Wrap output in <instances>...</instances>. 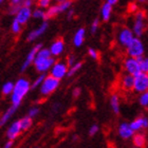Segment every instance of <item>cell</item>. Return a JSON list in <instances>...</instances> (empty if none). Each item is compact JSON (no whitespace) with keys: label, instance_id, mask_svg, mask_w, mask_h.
Instances as JSON below:
<instances>
[{"label":"cell","instance_id":"6da1fadb","mask_svg":"<svg viewBox=\"0 0 148 148\" xmlns=\"http://www.w3.org/2000/svg\"><path fill=\"white\" fill-rule=\"evenodd\" d=\"M32 88V85L30 84L27 78H19L17 82L15 83L14 86V90L11 95V103L12 105H15L18 107L21 104L22 99L27 95V93L29 92V90Z\"/></svg>","mask_w":148,"mask_h":148},{"label":"cell","instance_id":"7a4b0ae2","mask_svg":"<svg viewBox=\"0 0 148 148\" xmlns=\"http://www.w3.org/2000/svg\"><path fill=\"white\" fill-rule=\"evenodd\" d=\"M59 80L58 78L54 77L53 75L50 74L49 76H46L45 80L42 82V84L39 87V91L43 96L50 95L52 92H54L59 86Z\"/></svg>","mask_w":148,"mask_h":148},{"label":"cell","instance_id":"3957f363","mask_svg":"<svg viewBox=\"0 0 148 148\" xmlns=\"http://www.w3.org/2000/svg\"><path fill=\"white\" fill-rule=\"evenodd\" d=\"M126 51L128 56L130 57H136L139 58L141 56H143L144 54V46L143 42L141 41L140 37H134L131 42L126 47Z\"/></svg>","mask_w":148,"mask_h":148},{"label":"cell","instance_id":"277c9868","mask_svg":"<svg viewBox=\"0 0 148 148\" xmlns=\"http://www.w3.org/2000/svg\"><path fill=\"white\" fill-rule=\"evenodd\" d=\"M133 91L136 93H143L148 91V73L141 72L134 77V87Z\"/></svg>","mask_w":148,"mask_h":148},{"label":"cell","instance_id":"5b68a950","mask_svg":"<svg viewBox=\"0 0 148 148\" xmlns=\"http://www.w3.org/2000/svg\"><path fill=\"white\" fill-rule=\"evenodd\" d=\"M132 31L136 37H141L145 31V14L141 11L136 12L134 15Z\"/></svg>","mask_w":148,"mask_h":148},{"label":"cell","instance_id":"8992f818","mask_svg":"<svg viewBox=\"0 0 148 148\" xmlns=\"http://www.w3.org/2000/svg\"><path fill=\"white\" fill-rule=\"evenodd\" d=\"M55 62H56L54 59V56H51L49 58H38V57H36L33 65H34L37 72L46 73L47 71L51 70V68H52Z\"/></svg>","mask_w":148,"mask_h":148},{"label":"cell","instance_id":"52a82bcc","mask_svg":"<svg viewBox=\"0 0 148 148\" xmlns=\"http://www.w3.org/2000/svg\"><path fill=\"white\" fill-rule=\"evenodd\" d=\"M124 69H125L126 73L132 74L134 76L142 72L140 60L138 58H136V57H130V56L128 58L125 59V62H124Z\"/></svg>","mask_w":148,"mask_h":148},{"label":"cell","instance_id":"ba28073f","mask_svg":"<svg viewBox=\"0 0 148 148\" xmlns=\"http://www.w3.org/2000/svg\"><path fill=\"white\" fill-rule=\"evenodd\" d=\"M134 37H136V35L133 33L132 29L122 28L120 31H119V34H117V41H119V43H120L122 47H125V48H126V47L132 41Z\"/></svg>","mask_w":148,"mask_h":148},{"label":"cell","instance_id":"9c48e42d","mask_svg":"<svg viewBox=\"0 0 148 148\" xmlns=\"http://www.w3.org/2000/svg\"><path fill=\"white\" fill-rule=\"evenodd\" d=\"M69 71V66L68 64H66L64 62H56L53 67L50 70V74L53 75L54 77L58 78V79H62L65 76H67Z\"/></svg>","mask_w":148,"mask_h":148},{"label":"cell","instance_id":"30bf717a","mask_svg":"<svg viewBox=\"0 0 148 148\" xmlns=\"http://www.w3.org/2000/svg\"><path fill=\"white\" fill-rule=\"evenodd\" d=\"M41 48H42V47H41V43H38L37 46H35V47H33V48H32V50L30 51V52H29L28 56L25 57V62H22L21 72H23L25 69L29 68V67H30L32 64H34V60H35V58H36L37 53H38V51H39Z\"/></svg>","mask_w":148,"mask_h":148},{"label":"cell","instance_id":"8fae6325","mask_svg":"<svg viewBox=\"0 0 148 148\" xmlns=\"http://www.w3.org/2000/svg\"><path fill=\"white\" fill-rule=\"evenodd\" d=\"M32 14H33V11L31 10V8L22 5L21 8L19 9L18 12H17V14L15 15V18L17 19L21 25H25V23L29 21V19L32 17Z\"/></svg>","mask_w":148,"mask_h":148},{"label":"cell","instance_id":"7c38bea8","mask_svg":"<svg viewBox=\"0 0 148 148\" xmlns=\"http://www.w3.org/2000/svg\"><path fill=\"white\" fill-rule=\"evenodd\" d=\"M134 130L131 128L130 124L128 123H122L119 126V136L123 140H129L132 139L134 136Z\"/></svg>","mask_w":148,"mask_h":148},{"label":"cell","instance_id":"4fadbf2b","mask_svg":"<svg viewBox=\"0 0 148 148\" xmlns=\"http://www.w3.org/2000/svg\"><path fill=\"white\" fill-rule=\"evenodd\" d=\"M22 131L21 126H20V122L16 121L14 123H12L10 125L9 129L6 130V138L9 140H15L17 136L20 134V132Z\"/></svg>","mask_w":148,"mask_h":148},{"label":"cell","instance_id":"5bb4252c","mask_svg":"<svg viewBox=\"0 0 148 148\" xmlns=\"http://www.w3.org/2000/svg\"><path fill=\"white\" fill-rule=\"evenodd\" d=\"M130 126L136 132H139L140 130L146 129L148 128V119L145 116H141V117H136V120H133L131 123H130Z\"/></svg>","mask_w":148,"mask_h":148},{"label":"cell","instance_id":"9a60e30c","mask_svg":"<svg viewBox=\"0 0 148 148\" xmlns=\"http://www.w3.org/2000/svg\"><path fill=\"white\" fill-rule=\"evenodd\" d=\"M134 75L130 73H126L125 75H123L122 77V88L126 91H130V90H133V87H134Z\"/></svg>","mask_w":148,"mask_h":148},{"label":"cell","instance_id":"2e32d148","mask_svg":"<svg viewBox=\"0 0 148 148\" xmlns=\"http://www.w3.org/2000/svg\"><path fill=\"white\" fill-rule=\"evenodd\" d=\"M47 28H48V22L47 21H45L43 23H41V25H39V28H37L36 30H34V31H32L30 34H29V36H28V41H34V40H36L38 37H40L41 35L46 32V30H47Z\"/></svg>","mask_w":148,"mask_h":148},{"label":"cell","instance_id":"e0dca14e","mask_svg":"<svg viewBox=\"0 0 148 148\" xmlns=\"http://www.w3.org/2000/svg\"><path fill=\"white\" fill-rule=\"evenodd\" d=\"M64 49H65V43H64V40L60 39V38L56 39L51 45V47H50V51H51V53H52V55L54 57L60 55L62 53V51H64Z\"/></svg>","mask_w":148,"mask_h":148},{"label":"cell","instance_id":"ac0fdd59","mask_svg":"<svg viewBox=\"0 0 148 148\" xmlns=\"http://www.w3.org/2000/svg\"><path fill=\"white\" fill-rule=\"evenodd\" d=\"M111 13H112V4L108 3L106 1L102 6V10H101V16H102V19L104 21H108L111 17Z\"/></svg>","mask_w":148,"mask_h":148},{"label":"cell","instance_id":"d6986e66","mask_svg":"<svg viewBox=\"0 0 148 148\" xmlns=\"http://www.w3.org/2000/svg\"><path fill=\"white\" fill-rule=\"evenodd\" d=\"M85 35H86V31L85 29H78L76 31V33L74 34L73 37V43L75 47H80L83 45L84 40H85Z\"/></svg>","mask_w":148,"mask_h":148},{"label":"cell","instance_id":"ffe728a7","mask_svg":"<svg viewBox=\"0 0 148 148\" xmlns=\"http://www.w3.org/2000/svg\"><path fill=\"white\" fill-rule=\"evenodd\" d=\"M16 109H17V106L12 105L8 110L5 111V112H4V113L2 114V116H1V119H0V125H1V126L5 125V124L8 123V121H10V119L12 117V115L14 114Z\"/></svg>","mask_w":148,"mask_h":148},{"label":"cell","instance_id":"44dd1931","mask_svg":"<svg viewBox=\"0 0 148 148\" xmlns=\"http://www.w3.org/2000/svg\"><path fill=\"white\" fill-rule=\"evenodd\" d=\"M133 140V144L136 147H144L146 144V138L144 133H134V136L132 138Z\"/></svg>","mask_w":148,"mask_h":148},{"label":"cell","instance_id":"7402d4cb","mask_svg":"<svg viewBox=\"0 0 148 148\" xmlns=\"http://www.w3.org/2000/svg\"><path fill=\"white\" fill-rule=\"evenodd\" d=\"M110 106L111 109L115 114L120 113V99L117 94H112L110 97Z\"/></svg>","mask_w":148,"mask_h":148},{"label":"cell","instance_id":"603a6c76","mask_svg":"<svg viewBox=\"0 0 148 148\" xmlns=\"http://www.w3.org/2000/svg\"><path fill=\"white\" fill-rule=\"evenodd\" d=\"M60 13L62 12H60L59 5H58V3H57V4H55V5H51L48 8V10H47V17H48V19L52 18V17L58 15V14H60Z\"/></svg>","mask_w":148,"mask_h":148},{"label":"cell","instance_id":"cb8c5ba5","mask_svg":"<svg viewBox=\"0 0 148 148\" xmlns=\"http://www.w3.org/2000/svg\"><path fill=\"white\" fill-rule=\"evenodd\" d=\"M14 86L15 84L12 83V82H6L2 85V88H1V92H2L3 95H10L13 93V90H14Z\"/></svg>","mask_w":148,"mask_h":148},{"label":"cell","instance_id":"d4e9b609","mask_svg":"<svg viewBox=\"0 0 148 148\" xmlns=\"http://www.w3.org/2000/svg\"><path fill=\"white\" fill-rule=\"evenodd\" d=\"M19 122H20V126H21L22 131H25V130H28V129H30V128H31V126H32V117H30L29 115H27V116H25V117H22Z\"/></svg>","mask_w":148,"mask_h":148},{"label":"cell","instance_id":"484cf974","mask_svg":"<svg viewBox=\"0 0 148 148\" xmlns=\"http://www.w3.org/2000/svg\"><path fill=\"white\" fill-rule=\"evenodd\" d=\"M32 17H34L35 19H43V20H47L48 19V17H47V11H43V9H41V8H38V9L33 11Z\"/></svg>","mask_w":148,"mask_h":148},{"label":"cell","instance_id":"4316f807","mask_svg":"<svg viewBox=\"0 0 148 148\" xmlns=\"http://www.w3.org/2000/svg\"><path fill=\"white\" fill-rule=\"evenodd\" d=\"M82 66H83V64L80 62H75L73 66H71L70 68H69V71H68V74H67V76L68 77H71L73 76L74 74L76 73L78 70H80V68H82Z\"/></svg>","mask_w":148,"mask_h":148},{"label":"cell","instance_id":"83f0119b","mask_svg":"<svg viewBox=\"0 0 148 148\" xmlns=\"http://www.w3.org/2000/svg\"><path fill=\"white\" fill-rule=\"evenodd\" d=\"M21 27H22L21 23L15 18L13 20L12 25H11V31H12L14 34H18V33H20V31H21Z\"/></svg>","mask_w":148,"mask_h":148},{"label":"cell","instance_id":"f1b7e54d","mask_svg":"<svg viewBox=\"0 0 148 148\" xmlns=\"http://www.w3.org/2000/svg\"><path fill=\"white\" fill-rule=\"evenodd\" d=\"M139 103H140V105L142 106V107H145V108H147V107H148V91H146V92H143V93H141V94H140Z\"/></svg>","mask_w":148,"mask_h":148},{"label":"cell","instance_id":"f546056e","mask_svg":"<svg viewBox=\"0 0 148 148\" xmlns=\"http://www.w3.org/2000/svg\"><path fill=\"white\" fill-rule=\"evenodd\" d=\"M138 59L140 60V64H141L142 72H146V73H148V58L141 56V57H139Z\"/></svg>","mask_w":148,"mask_h":148},{"label":"cell","instance_id":"4dcf8cb0","mask_svg":"<svg viewBox=\"0 0 148 148\" xmlns=\"http://www.w3.org/2000/svg\"><path fill=\"white\" fill-rule=\"evenodd\" d=\"M45 78H46V74L45 73H42L40 76L37 77L34 83L32 84V89H35V88H37V87H40V85L42 84V82L45 80Z\"/></svg>","mask_w":148,"mask_h":148},{"label":"cell","instance_id":"1f68e13d","mask_svg":"<svg viewBox=\"0 0 148 148\" xmlns=\"http://www.w3.org/2000/svg\"><path fill=\"white\" fill-rule=\"evenodd\" d=\"M51 1L52 0H37V5H38V8H41V9H47L50 6Z\"/></svg>","mask_w":148,"mask_h":148},{"label":"cell","instance_id":"d6a6232c","mask_svg":"<svg viewBox=\"0 0 148 148\" xmlns=\"http://www.w3.org/2000/svg\"><path fill=\"white\" fill-rule=\"evenodd\" d=\"M99 19H94L92 22V25H91V28H90V32H91L92 34H95L96 31H97V29H99Z\"/></svg>","mask_w":148,"mask_h":148},{"label":"cell","instance_id":"836d02e7","mask_svg":"<svg viewBox=\"0 0 148 148\" xmlns=\"http://www.w3.org/2000/svg\"><path fill=\"white\" fill-rule=\"evenodd\" d=\"M88 54H89L90 57H91V58H93V59L99 58V53H97V51H96V50L93 49V48H89V49H88Z\"/></svg>","mask_w":148,"mask_h":148},{"label":"cell","instance_id":"e575fe53","mask_svg":"<svg viewBox=\"0 0 148 148\" xmlns=\"http://www.w3.org/2000/svg\"><path fill=\"white\" fill-rule=\"evenodd\" d=\"M39 113V109L38 108H36V107H34V108H31L30 110H29V113H28V115L30 117H35L37 115V114Z\"/></svg>","mask_w":148,"mask_h":148},{"label":"cell","instance_id":"d590c367","mask_svg":"<svg viewBox=\"0 0 148 148\" xmlns=\"http://www.w3.org/2000/svg\"><path fill=\"white\" fill-rule=\"evenodd\" d=\"M97 132H99V126H97V125H92V126L90 127V129H89V136H95V134Z\"/></svg>","mask_w":148,"mask_h":148},{"label":"cell","instance_id":"8d00e7d4","mask_svg":"<svg viewBox=\"0 0 148 148\" xmlns=\"http://www.w3.org/2000/svg\"><path fill=\"white\" fill-rule=\"evenodd\" d=\"M23 2H25V0H11L10 4H11V5L22 6L23 5Z\"/></svg>","mask_w":148,"mask_h":148},{"label":"cell","instance_id":"74e56055","mask_svg":"<svg viewBox=\"0 0 148 148\" xmlns=\"http://www.w3.org/2000/svg\"><path fill=\"white\" fill-rule=\"evenodd\" d=\"M67 64H68L69 67H71V66H73L74 64H75V57H74L73 55L69 56V57H68V62H67Z\"/></svg>","mask_w":148,"mask_h":148},{"label":"cell","instance_id":"f35d334b","mask_svg":"<svg viewBox=\"0 0 148 148\" xmlns=\"http://www.w3.org/2000/svg\"><path fill=\"white\" fill-rule=\"evenodd\" d=\"M13 145H14V140H9V141L4 144V146H3V147H4V148H11Z\"/></svg>","mask_w":148,"mask_h":148},{"label":"cell","instance_id":"ab89813d","mask_svg":"<svg viewBox=\"0 0 148 148\" xmlns=\"http://www.w3.org/2000/svg\"><path fill=\"white\" fill-rule=\"evenodd\" d=\"M138 11V6L136 3H131L129 5V12H136Z\"/></svg>","mask_w":148,"mask_h":148},{"label":"cell","instance_id":"60d3db41","mask_svg":"<svg viewBox=\"0 0 148 148\" xmlns=\"http://www.w3.org/2000/svg\"><path fill=\"white\" fill-rule=\"evenodd\" d=\"M80 94V89L79 88H75V89L73 90V96L74 97H78Z\"/></svg>","mask_w":148,"mask_h":148},{"label":"cell","instance_id":"b9f144b4","mask_svg":"<svg viewBox=\"0 0 148 148\" xmlns=\"http://www.w3.org/2000/svg\"><path fill=\"white\" fill-rule=\"evenodd\" d=\"M32 4H33V0H25V2H23V6H29V8H31Z\"/></svg>","mask_w":148,"mask_h":148},{"label":"cell","instance_id":"7bdbcfd3","mask_svg":"<svg viewBox=\"0 0 148 148\" xmlns=\"http://www.w3.org/2000/svg\"><path fill=\"white\" fill-rule=\"evenodd\" d=\"M106 1L108 3H110V4H112V5H114V4H116L119 0H106Z\"/></svg>","mask_w":148,"mask_h":148},{"label":"cell","instance_id":"ee69618b","mask_svg":"<svg viewBox=\"0 0 148 148\" xmlns=\"http://www.w3.org/2000/svg\"><path fill=\"white\" fill-rule=\"evenodd\" d=\"M58 108H59L58 104H56L55 106H53V110H54V111H57V110H58Z\"/></svg>","mask_w":148,"mask_h":148},{"label":"cell","instance_id":"f6af8a7d","mask_svg":"<svg viewBox=\"0 0 148 148\" xmlns=\"http://www.w3.org/2000/svg\"><path fill=\"white\" fill-rule=\"evenodd\" d=\"M72 16H73V11H72V10H71V11H69V14H68V18L70 19V18H71V17H72Z\"/></svg>","mask_w":148,"mask_h":148},{"label":"cell","instance_id":"bcb514c9","mask_svg":"<svg viewBox=\"0 0 148 148\" xmlns=\"http://www.w3.org/2000/svg\"><path fill=\"white\" fill-rule=\"evenodd\" d=\"M54 1L57 3H62V2H65V1H68V0H54Z\"/></svg>","mask_w":148,"mask_h":148},{"label":"cell","instance_id":"7dc6e473","mask_svg":"<svg viewBox=\"0 0 148 148\" xmlns=\"http://www.w3.org/2000/svg\"><path fill=\"white\" fill-rule=\"evenodd\" d=\"M136 1H138V2H145L146 0H136Z\"/></svg>","mask_w":148,"mask_h":148},{"label":"cell","instance_id":"c3c4849f","mask_svg":"<svg viewBox=\"0 0 148 148\" xmlns=\"http://www.w3.org/2000/svg\"><path fill=\"white\" fill-rule=\"evenodd\" d=\"M4 1H5V0H0V2H1V3H3Z\"/></svg>","mask_w":148,"mask_h":148}]
</instances>
